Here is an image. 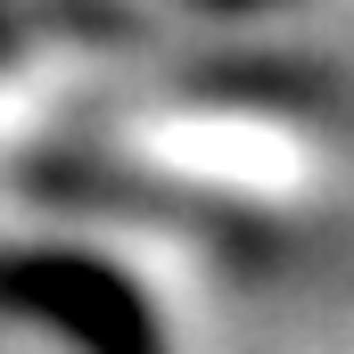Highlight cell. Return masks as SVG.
I'll use <instances>...</instances> for the list:
<instances>
[{
	"label": "cell",
	"instance_id": "cell-1",
	"mask_svg": "<svg viewBox=\"0 0 354 354\" xmlns=\"http://www.w3.org/2000/svg\"><path fill=\"white\" fill-rule=\"evenodd\" d=\"M0 313L58 330L75 354H165L140 288L124 272L91 264V256H58V248L0 256Z\"/></svg>",
	"mask_w": 354,
	"mask_h": 354
}]
</instances>
